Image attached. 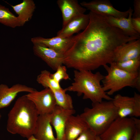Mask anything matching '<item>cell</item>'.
<instances>
[{"mask_svg": "<svg viewBox=\"0 0 140 140\" xmlns=\"http://www.w3.org/2000/svg\"><path fill=\"white\" fill-rule=\"evenodd\" d=\"M112 101L117 112L118 117L140 116V95L135 92L133 96L115 95Z\"/></svg>", "mask_w": 140, "mask_h": 140, "instance_id": "7", "label": "cell"}, {"mask_svg": "<svg viewBox=\"0 0 140 140\" xmlns=\"http://www.w3.org/2000/svg\"><path fill=\"white\" fill-rule=\"evenodd\" d=\"M97 140H101L99 137V136H97L96 138Z\"/></svg>", "mask_w": 140, "mask_h": 140, "instance_id": "30", "label": "cell"}, {"mask_svg": "<svg viewBox=\"0 0 140 140\" xmlns=\"http://www.w3.org/2000/svg\"><path fill=\"white\" fill-rule=\"evenodd\" d=\"M73 39L74 36H73L67 38H62L56 36L51 38L37 37L32 38L31 41L33 43H41L64 55L71 46Z\"/></svg>", "mask_w": 140, "mask_h": 140, "instance_id": "12", "label": "cell"}, {"mask_svg": "<svg viewBox=\"0 0 140 140\" xmlns=\"http://www.w3.org/2000/svg\"><path fill=\"white\" fill-rule=\"evenodd\" d=\"M139 57L140 39L130 41L117 47L115 51L114 62H123Z\"/></svg>", "mask_w": 140, "mask_h": 140, "instance_id": "14", "label": "cell"}, {"mask_svg": "<svg viewBox=\"0 0 140 140\" xmlns=\"http://www.w3.org/2000/svg\"><path fill=\"white\" fill-rule=\"evenodd\" d=\"M75 112L74 109H66L56 106L51 114L50 121L56 133V140H65V132L67 120Z\"/></svg>", "mask_w": 140, "mask_h": 140, "instance_id": "11", "label": "cell"}, {"mask_svg": "<svg viewBox=\"0 0 140 140\" xmlns=\"http://www.w3.org/2000/svg\"><path fill=\"white\" fill-rule=\"evenodd\" d=\"M89 21V15L84 14L76 17L70 20L57 33V36L62 38L70 37L81 30H84Z\"/></svg>", "mask_w": 140, "mask_h": 140, "instance_id": "16", "label": "cell"}, {"mask_svg": "<svg viewBox=\"0 0 140 140\" xmlns=\"http://www.w3.org/2000/svg\"><path fill=\"white\" fill-rule=\"evenodd\" d=\"M109 66L107 65L103 66L107 74L102 81L103 89L109 95L124 87L129 86L134 88L140 91V71L136 73H130L117 67L113 62Z\"/></svg>", "mask_w": 140, "mask_h": 140, "instance_id": "5", "label": "cell"}, {"mask_svg": "<svg viewBox=\"0 0 140 140\" xmlns=\"http://www.w3.org/2000/svg\"><path fill=\"white\" fill-rule=\"evenodd\" d=\"M0 23L12 28L21 26L17 17L11 12L8 8L1 4Z\"/></svg>", "mask_w": 140, "mask_h": 140, "instance_id": "22", "label": "cell"}, {"mask_svg": "<svg viewBox=\"0 0 140 140\" xmlns=\"http://www.w3.org/2000/svg\"><path fill=\"white\" fill-rule=\"evenodd\" d=\"M10 5L18 15L21 26H23L31 18L36 8L33 0H23L18 4Z\"/></svg>", "mask_w": 140, "mask_h": 140, "instance_id": "20", "label": "cell"}, {"mask_svg": "<svg viewBox=\"0 0 140 140\" xmlns=\"http://www.w3.org/2000/svg\"><path fill=\"white\" fill-rule=\"evenodd\" d=\"M89 128L87 123L80 115L70 116L66 124L65 140H75L83 132Z\"/></svg>", "mask_w": 140, "mask_h": 140, "instance_id": "17", "label": "cell"}, {"mask_svg": "<svg viewBox=\"0 0 140 140\" xmlns=\"http://www.w3.org/2000/svg\"><path fill=\"white\" fill-rule=\"evenodd\" d=\"M91 108H85L80 115L90 129L99 136L118 117L112 100L92 103Z\"/></svg>", "mask_w": 140, "mask_h": 140, "instance_id": "4", "label": "cell"}, {"mask_svg": "<svg viewBox=\"0 0 140 140\" xmlns=\"http://www.w3.org/2000/svg\"><path fill=\"white\" fill-rule=\"evenodd\" d=\"M131 22L135 31L140 34V17H133L131 19Z\"/></svg>", "mask_w": 140, "mask_h": 140, "instance_id": "29", "label": "cell"}, {"mask_svg": "<svg viewBox=\"0 0 140 140\" xmlns=\"http://www.w3.org/2000/svg\"><path fill=\"white\" fill-rule=\"evenodd\" d=\"M36 90L19 83L15 84L10 87L5 84H0V109L9 106L19 93L22 92L30 93Z\"/></svg>", "mask_w": 140, "mask_h": 140, "instance_id": "13", "label": "cell"}, {"mask_svg": "<svg viewBox=\"0 0 140 140\" xmlns=\"http://www.w3.org/2000/svg\"><path fill=\"white\" fill-rule=\"evenodd\" d=\"M57 4L62 13V26L74 18L85 14L86 11L76 0H58Z\"/></svg>", "mask_w": 140, "mask_h": 140, "instance_id": "15", "label": "cell"}, {"mask_svg": "<svg viewBox=\"0 0 140 140\" xmlns=\"http://www.w3.org/2000/svg\"><path fill=\"white\" fill-rule=\"evenodd\" d=\"M50 72L46 70L42 71L37 76L36 80L44 87L61 90L62 89L59 83L52 78Z\"/></svg>", "mask_w": 140, "mask_h": 140, "instance_id": "23", "label": "cell"}, {"mask_svg": "<svg viewBox=\"0 0 140 140\" xmlns=\"http://www.w3.org/2000/svg\"><path fill=\"white\" fill-rule=\"evenodd\" d=\"M53 74H51V77L57 82L60 83L62 80H66L69 79V75L67 72L65 66L62 65L59 66Z\"/></svg>", "mask_w": 140, "mask_h": 140, "instance_id": "25", "label": "cell"}, {"mask_svg": "<svg viewBox=\"0 0 140 140\" xmlns=\"http://www.w3.org/2000/svg\"><path fill=\"white\" fill-rule=\"evenodd\" d=\"M114 63L119 68L129 73H136L140 71V57L124 61Z\"/></svg>", "mask_w": 140, "mask_h": 140, "instance_id": "24", "label": "cell"}, {"mask_svg": "<svg viewBox=\"0 0 140 140\" xmlns=\"http://www.w3.org/2000/svg\"><path fill=\"white\" fill-rule=\"evenodd\" d=\"M34 103L39 115L51 114L57 106L53 93L48 88L26 94Z\"/></svg>", "mask_w": 140, "mask_h": 140, "instance_id": "8", "label": "cell"}, {"mask_svg": "<svg viewBox=\"0 0 140 140\" xmlns=\"http://www.w3.org/2000/svg\"><path fill=\"white\" fill-rule=\"evenodd\" d=\"M33 51L53 70L56 71L63 64L64 55L39 43H33Z\"/></svg>", "mask_w": 140, "mask_h": 140, "instance_id": "10", "label": "cell"}, {"mask_svg": "<svg viewBox=\"0 0 140 140\" xmlns=\"http://www.w3.org/2000/svg\"><path fill=\"white\" fill-rule=\"evenodd\" d=\"M127 17H117L103 16L107 21L111 25L118 28L128 36L140 38V34L134 29L131 22L133 10L130 7L128 9Z\"/></svg>", "mask_w": 140, "mask_h": 140, "instance_id": "18", "label": "cell"}, {"mask_svg": "<svg viewBox=\"0 0 140 140\" xmlns=\"http://www.w3.org/2000/svg\"><path fill=\"white\" fill-rule=\"evenodd\" d=\"M89 14L88 26L74 36L71 46L63 55V64L68 68L92 71L110 64L114 62L117 47L138 39L111 25L103 16L91 11Z\"/></svg>", "mask_w": 140, "mask_h": 140, "instance_id": "1", "label": "cell"}, {"mask_svg": "<svg viewBox=\"0 0 140 140\" xmlns=\"http://www.w3.org/2000/svg\"><path fill=\"white\" fill-rule=\"evenodd\" d=\"M80 4L83 7L89 10L90 11L102 16L127 17L129 15L128 10L125 11H119L115 9L108 0L83 1Z\"/></svg>", "mask_w": 140, "mask_h": 140, "instance_id": "9", "label": "cell"}, {"mask_svg": "<svg viewBox=\"0 0 140 140\" xmlns=\"http://www.w3.org/2000/svg\"><path fill=\"white\" fill-rule=\"evenodd\" d=\"M134 10L132 17H140V0H135L134 1Z\"/></svg>", "mask_w": 140, "mask_h": 140, "instance_id": "28", "label": "cell"}, {"mask_svg": "<svg viewBox=\"0 0 140 140\" xmlns=\"http://www.w3.org/2000/svg\"><path fill=\"white\" fill-rule=\"evenodd\" d=\"M50 89L53 93L57 106L66 109H73L72 97L66 93V91L65 89L58 90Z\"/></svg>", "mask_w": 140, "mask_h": 140, "instance_id": "21", "label": "cell"}, {"mask_svg": "<svg viewBox=\"0 0 140 140\" xmlns=\"http://www.w3.org/2000/svg\"><path fill=\"white\" fill-rule=\"evenodd\" d=\"M136 125V130L131 140H140V120L134 118Z\"/></svg>", "mask_w": 140, "mask_h": 140, "instance_id": "27", "label": "cell"}, {"mask_svg": "<svg viewBox=\"0 0 140 140\" xmlns=\"http://www.w3.org/2000/svg\"><path fill=\"white\" fill-rule=\"evenodd\" d=\"M97 136L89 128L83 132L75 140H97Z\"/></svg>", "mask_w": 140, "mask_h": 140, "instance_id": "26", "label": "cell"}, {"mask_svg": "<svg viewBox=\"0 0 140 140\" xmlns=\"http://www.w3.org/2000/svg\"><path fill=\"white\" fill-rule=\"evenodd\" d=\"M39 115L33 103L26 95L19 97L8 114L6 129L28 139L34 134Z\"/></svg>", "mask_w": 140, "mask_h": 140, "instance_id": "2", "label": "cell"}, {"mask_svg": "<svg viewBox=\"0 0 140 140\" xmlns=\"http://www.w3.org/2000/svg\"><path fill=\"white\" fill-rule=\"evenodd\" d=\"M51 114L39 115L33 136L37 140H56L50 121Z\"/></svg>", "mask_w": 140, "mask_h": 140, "instance_id": "19", "label": "cell"}, {"mask_svg": "<svg viewBox=\"0 0 140 140\" xmlns=\"http://www.w3.org/2000/svg\"><path fill=\"white\" fill-rule=\"evenodd\" d=\"M136 128L134 117H117L99 136L101 140H131Z\"/></svg>", "mask_w": 140, "mask_h": 140, "instance_id": "6", "label": "cell"}, {"mask_svg": "<svg viewBox=\"0 0 140 140\" xmlns=\"http://www.w3.org/2000/svg\"><path fill=\"white\" fill-rule=\"evenodd\" d=\"M74 73V81L65 89L66 91L76 92L79 96L83 94V99H90L92 103L100 102L103 99L113 100L101 85L104 76L100 72L93 73L90 71L75 70Z\"/></svg>", "mask_w": 140, "mask_h": 140, "instance_id": "3", "label": "cell"}]
</instances>
